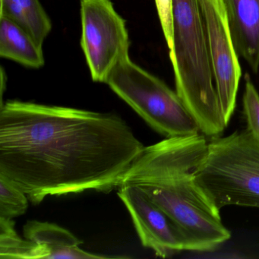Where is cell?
<instances>
[{
  "label": "cell",
  "instance_id": "cell-1",
  "mask_svg": "<svg viewBox=\"0 0 259 259\" xmlns=\"http://www.w3.org/2000/svg\"><path fill=\"white\" fill-rule=\"evenodd\" d=\"M145 146L115 113L8 101L0 107V174L33 204L122 186Z\"/></svg>",
  "mask_w": 259,
  "mask_h": 259
},
{
  "label": "cell",
  "instance_id": "cell-2",
  "mask_svg": "<svg viewBox=\"0 0 259 259\" xmlns=\"http://www.w3.org/2000/svg\"><path fill=\"white\" fill-rule=\"evenodd\" d=\"M207 144L205 136L198 133L145 147L122 183L142 188L180 227L188 251L198 252L214 251L231 237L219 209L195 180Z\"/></svg>",
  "mask_w": 259,
  "mask_h": 259
},
{
  "label": "cell",
  "instance_id": "cell-3",
  "mask_svg": "<svg viewBox=\"0 0 259 259\" xmlns=\"http://www.w3.org/2000/svg\"><path fill=\"white\" fill-rule=\"evenodd\" d=\"M176 92L200 132L219 136L226 128L213 81L199 0H174V48L169 51Z\"/></svg>",
  "mask_w": 259,
  "mask_h": 259
},
{
  "label": "cell",
  "instance_id": "cell-4",
  "mask_svg": "<svg viewBox=\"0 0 259 259\" xmlns=\"http://www.w3.org/2000/svg\"><path fill=\"white\" fill-rule=\"evenodd\" d=\"M195 180L221 210L259 207V142L248 130L213 137L195 172Z\"/></svg>",
  "mask_w": 259,
  "mask_h": 259
},
{
  "label": "cell",
  "instance_id": "cell-5",
  "mask_svg": "<svg viewBox=\"0 0 259 259\" xmlns=\"http://www.w3.org/2000/svg\"><path fill=\"white\" fill-rule=\"evenodd\" d=\"M106 84L162 136L172 138L201 133L177 92L130 57L116 65Z\"/></svg>",
  "mask_w": 259,
  "mask_h": 259
},
{
  "label": "cell",
  "instance_id": "cell-6",
  "mask_svg": "<svg viewBox=\"0 0 259 259\" xmlns=\"http://www.w3.org/2000/svg\"><path fill=\"white\" fill-rule=\"evenodd\" d=\"M81 46L95 82L107 83L118 63L130 57L125 22L110 0H81Z\"/></svg>",
  "mask_w": 259,
  "mask_h": 259
},
{
  "label": "cell",
  "instance_id": "cell-7",
  "mask_svg": "<svg viewBox=\"0 0 259 259\" xmlns=\"http://www.w3.org/2000/svg\"><path fill=\"white\" fill-rule=\"evenodd\" d=\"M209 57L220 107L226 126L236 108L242 75L230 22L223 0H199Z\"/></svg>",
  "mask_w": 259,
  "mask_h": 259
},
{
  "label": "cell",
  "instance_id": "cell-8",
  "mask_svg": "<svg viewBox=\"0 0 259 259\" xmlns=\"http://www.w3.org/2000/svg\"><path fill=\"white\" fill-rule=\"evenodd\" d=\"M118 195L130 212L142 245L166 257L188 251V242L174 220L136 185H122Z\"/></svg>",
  "mask_w": 259,
  "mask_h": 259
},
{
  "label": "cell",
  "instance_id": "cell-9",
  "mask_svg": "<svg viewBox=\"0 0 259 259\" xmlns=\"http://www.w3.org/2000/svg\"><path fill=\"white\" fill-rule=\"evenodd\" d=\"M235 48L257 73L259 71V0H223Z\"/></svg>",
  "mask_w": 259,
  "mask_h": 259
},
{
  "label": "cell",
  "instance_id": "cell-10",
  "mask_svg": "<svg viewBox=\"0 0 259 259\" xmlns=\"http://www.w3.org/2000/svg\"><path fill=\"white\" fill-rule=\"evenodd\" d=\"M24 236L43 247L48 251V258H108L80 248L82 241L70 231L57 224L37 221H28L24 226Z\"/></svg>",
  "mask_w": 259,
  "mask_h": 259
},
{
  "label": "cell",
  "instance_id": "cell-11",
  "mask_svg": "<svg viewBox=\"0 0 259 259\" xmlns=\"http://www.w3.org/2000/svg\"><path fill=\"white\" fill-rule=\"evenodd\" d=\"M0 56L33 69L45 66L43 47L23 28L4 16H0Z\"/></svg>",
  "mask_w": 259,
  "mask_h": 259
},
{
  "label": "cell",
  "instance_id": "cell-12",
  "mask_svg": "<svg viewBox=\"0 0 259 259\" xmlns=\"http://www.w3.org/2000/svg\"><path fill=\"white\" fill-rule=\"evenodd\" d=\"M0 16L23 28L43 47L52 29V22L39 0H0Z\"/></svg>",
  "mask_w": 259,
  "mask_h": 259
},
{
  "label": "cell",
  "instance_id": "cell-13",
  "mask_svg": "<svg viewBox=\"0 0 259 259\" xmlns=\"http://www.w3.org/2000/svg\"><path fill=\"white\" fill-rule=\"evenodd\" d=\"M14 226L13 219L0 218V258H48V253L43 247L22 239Z\"/></svg>",
  "mask_w": 259,
  "mask_h": 259
},
{
  "label": "cell",
  "instance_id": "cell-14",
  "mask_svg": "<svg viewBox=\"0 0 259 259\" xmlns=\"http://www.w3.org/2000/svg\"><path fill=\"white\" fill-rule=\"evenodd\" d=\"M28 201L22 189L0 174V218L13 219L23 215L28 210Z\"/></svg>",
  "mask_w": 259,
  "mask_h": 259
},
{
  "label": "cell",
  "instance_id": "cell-15",
  "mask_svg": "<svg viewBox=\"0 0 259 259\" xmlns=\"http://www.w3.org/2000/svg\"><path fill=\"white\" fill-rule=\"evenodd\" d=\"M243 110L248 124L247 130L259 142V94L248 75L245 78Z\"/></svg>",
  "mask_w": 259,
  "mask_h": 259
},
{
  "label": "cell",
  "instance_id": "cell-16",
  "mask_svg": "<svg viewBox=\"0 0 259 259\" xmlns=\"http://www.w3.org/2000/svg\"><path fill=\"white\" fill-rule=\"evenodd\" d=\"M157 14L169 51L174 48V0H155Z\"/></svg>",
  "mask_w": 259,
  "mask_h": 259
},
{
  "label": "cell",
  "instance_id": "cell-17",
  "mask_svg": "<svg viewBox=\"0 0 259 259\" xmlns=\"http://www.w3.org/2000/svg\"><path fill=\"white\" fill-rule=\"evenodd\" d=\"M1 104H3V96H4V90H5L6 88V76L5 73L4 72V69H2V72H1Z\"/></svg>",
  "mask_w": 259,
  "mask_h": 259
}]
</instances>
